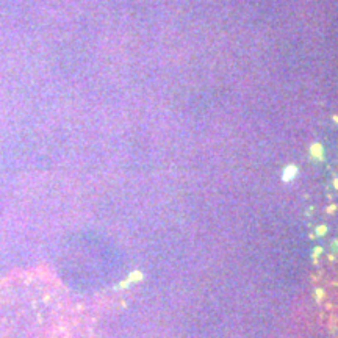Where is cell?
<instances>
[{"mask_svg":"<svg viewBox=\"0 0 338 338\" xmlns=\"http://www.w3.org/2000/svg\"><path fill=\"white\" fill-rule=\"evenodd\" d=\"M294 175H296V168L288 166L285 169V174H283V180H291V178H294Z\"/></svg>","mask_w":338,"mask_h":338,"instance_id":"obj_1","label":"cell"}]
</instances>
